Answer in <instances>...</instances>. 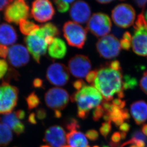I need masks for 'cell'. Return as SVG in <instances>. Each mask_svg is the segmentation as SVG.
Wrapping results in <instances>:
<instances>
[{"label":"cell","instance_id":"6da1fadb","mask_svg":"<svg viewBox=\"0 0 147 147\" xmlns=\"http://www.w3.org/2000/svg\"><path fill=\"white\" fill-rule=\"evenodd\" d=\"M94 71L92 86L100 92L105 100L111 101L115 96L121 99L124 97L125 78L119 61L106 63Z\"/></svg>","mask_w":147,"mask_h":147},{"label":"cell","instance_id":"7a4b0ae2","mask_svg":"<svg viewBox=\"0 0 147 147\" xmlns=\"http://www.w3.org/2000/svg\"><path fill=\"white\" fill-rule=\"evenodd\" d=\"M71 99L72 102L77 103L78 117L85 119L87 118L90 110L100 105L103 97L93 86L85 85L74 93Z\"/></svg>","mask_w":147,"mask_h":147},{"label":"cell","instance_id":"3957f363","mask_svg":"<svg viewBox=\"0 0 147 147\" xmlns=\"http://www.w3.org/2000/svg\"><path fill=\"white\" fill-rule=\"evenodd\" d=\"M48 36L53 37L49 31L42 25L39 29L25 38L27 48L37 63H40V58L46 53L47 50L48 45L46 42V37Z\"/></svg>","mask_w":147,"mask_h":147},{"label":"cell","instance_id":"277c9868","mask_svg":"<svg viewBox=\"0 0 147 147\" xmlns=\"http://www.w3.org/2000/svg\"><path fill=\"white\" fill-rule=\"evenodd\" d=\"M134 29L131 40L132 50L139 55L147 56V22L143 11L138 16Z\"/></svg>","mask_w":147,"mask_h":147},{"label":"cell","instance_id":"5b68a950","mask_svg":"<svg viewBox=\"0 0 147 147\" xmlns=\"http://www.w3.org/2000/svg\"><path fill=\"white\" fill-rule=\"evenodd\" d=\"M87 30L76 22L69 21L64 24L63 32L70 46L82 49L87 39Z\"/></svg>","mask_w":147,"mask_h":147},{"label":"cell","instance_id":"8992f818","mask_svg":"<svg viewBox=\"0 0 147 147\" xmlns=\"http://www.w3.org/2000/svg\"><path fill=\"white\" fill-rule=\"evenodd\" d=\"M18 90L4 82L0 85V114L11 113L18 101Z\"/></svg>","mask_w":147,"mask_h":147},{"label":"cell","instance_id":"52a82bcc","mask_svg":"<svg viewBox=\"0 0 147 147\" xmlns=\"http://www.w3.org/2000/svg\"><path fill=\"white\" fill-rule=\"evenodd\" d=\"M96 48L101 57L111 59L117 57L121 52V42L113 34H108L98 40Z\"/></svg>","mask_w":147,"mask_h":147},{"label":"cell","instance_id":"ba28073f","mask_svg":"<svg viewBox=\"0 0 147 147\" xmlns=\"http://www.w3.org/2000/svg\"><path fill=\"white\" fill-rule=\"evenodd\" d=\"M30 16L29 6L24 0L13 1L6 8L4 19L9 23L19 24L24 20H27Z\"/></svg>","mask_w":147,"mask_h":147},{"label":"cell","instance_id":"9c48e42d","mask_svg":"<svg viewBox=\"0 0 147 147\" xmlns=\"http://www.w3.org/2000/svg\"><path fill=\"white\" fill-rule=\"evenodd\" d=\"M111 17L117 26L127 28L134 24L136 13L131 5L121 3L117 5L112 11Z\"/></svg>","mask_w":147,"mask_h":147},{"label":"cell","instance_id":"30bf717a","mask_svg":"<svg viewBox=\"0 0 147 147\" xmlns=\"http://www.w3.org/2000/svg\"><path fill=\"white\" fill-rule=\"evenodd\" d=\"M111 20L103 13H94L90 17L87 24V30L97 37L107 35L111 31Z\"/></svg>","mask_w":147,"mask_h":147},{"label":"cell","instance_id":"8fae6325","mask_svg":"<svg viewBox=\"0 0 147 147\" xmlns=\"http://www.w3.org/2000/svg\"><path fill=\"white\" fill-rule=\"evenodd\" d=\"M69 96L65 89L54 87L49 89L45 95L46 105L54 111H61L68 105Z\"/></svg>","mask_w":147,"mask_h":147},{"label":"cell","instance_id":"7c38bea8","mask_svg":"<svg viewBox=\"0 0 147 147\" xmlns=\"http://www.w3.org/2000/svg\"><path fill=\"white\" fill-rule=\"evenodd\" d=\"M54 14V7L49 1L37 0L32 3L31 15L38 22H47L52 19Z\"/></svg>","mask_w":147,"mask_h":147},{"label":"cell","instance_id":"4fadbf2b","mask_svg":"<svg viewBox=\"0 0 147 147\" xmlns=\"http://www.w3.org/2000/svg\"><path fill=\"white\" fill-rule=\"evenodd\" d=\"M92 64L89 58L83 55H77L72 57L68 63V69L74 77L86 78L90 71Z\"/></svg>","mask_w":147,"mask_h":147},{"label":"cell","instance_id":"5bb4252c","mask_svg":"<svg viewBox=\"0 0 147 147\" xmlns=\"http://www.w3.org/2000/svg\"><path fill=\"white\" fill-rule=\"evenodd\" d=\"M46 77L51 84L59 87L64 86L69 80V71L64 64L54 63L48 68Z\"/></svg>","mask_w":147,"mask_h":147},{"label":"cell","instance_id":"9a60e30c","mask_svg":"<svg viewBox=\"0 0 147 147\" xmlns=\"http://www.w3.org/2000/svg\"><path fill=\"white\" fill-rule=\"evenodd\" d=\"M8 59L11 65L19 68L29 63V52L27 48L22 45H13L9 49Z\"/></svg>","mask_w":147,"mask_h":147},{"label":"cell","instance_id":"2e32d148","mask_svg":"<svg viewBox=\"0 0 147 147\" xmlns=\"http://www.w3.org/2000/svg\"><path fill=\"white\" fill-rule=\"evenodd\" d=\"M69 14L74 22L78 24H85L88 22L91 17V10L87 3L78 1L72 4Z\"/></svg>","mask_w":147,"mask_h":147},{"label":"cell","instance_id":"e0dca14e","mask_svg":"<svg viewBox=\"0 0 147 147\" xmlns=\"http://www.w3.org/2000/svg\"><path fill=\"white\" fill-rule=\"evenodd\" d=\"M45 140L51 147H63L66 143L65 131L59 126L51 127L45 131Z\"/></svg>","mask_w":147,"mask_h":147},{"label":"cell","instance_id":"ac0fdd59","mask_svg":"<svg viewBox=\"0 0 147 147\" xmlns=\"http://www.w3.org/2000/svg\"><path fill=\"white\" fill-rule=\"evenodd\" d=\"M130 111L136 123L142 125L147 121V103L143 100L133 102L131 105Z\"/></svg>","mask_w":147,"mask_h":147},{"label":"cell","instance_id":"d6986e66","mask_svg":"<svg viewBox=\"0 0 147 147\" xmlns=\"http://www.w3.org/2000/svg\"><path fill=\"white\" fill-rule=\"evenodd\" d=\"M18 38L16 30L8 24H0V45L10 46L16 43Z\"/></svg>","mask_w":147,"mask_h":147},{"label":"cell","instance_id":"ffe728a7","mask_svg":"<svg viewBox=\"0 0 147 147\" xmlns=\"http://www.w3.org/2000/svg\"><path fill=\"white\" fill-rule=\"evenodd\" d=\"M1 121L17 135L22 134L25 131V126L17 117L16 112L5 114L1 118Z\"/></svg>","mask_w":147,"mask_h":147},{"label":"cell","instance_id":"44dd1931","mask_svg":"<svg viewBox=\"0 0 147 147\" xmlns=\"http://www.w3.org/2000/svg\"><path fill=\"white\" fill-rule=\"evenodd\" d=\"M65 42L62 39L55 38L53 42L48 48V54L50 57L55 59H61L65 57L67 53Z\"/></svg>","mask_w":147,"mask_h":147},{"label":"cell","instance_id":"7402d4cb","mask_svg":"<svg viewBox=\"0 0 147 147\" xmlns=\"http://www.w3.org/2000/svg\"><path fill=\"white\" fill-rule=\"evenodd\" d=\"M66 139L71 147H86L88 144L86 136L79 131L69 132L66 135Z\"/></svg>","mask_w":147,"mask_h":147},{"label":"cell","instance_id":"603a6c76","mask_svg":"<svg viewBox=\"0 0 147 147\" xmlns=\"http://www.w3.org/2000/svg\"><path fill=\"white\" fill-rule=\"evenodd\" d=\"M13 135L10 128L0 122V146H6L13 140Z\"/></svg>","mask_w":147,"mask_h":147},{"label":"cell","instance_id":"cb8c5ba5","mask_svg":"<svg viewBox=\"0 0 147 147\" xmlns=\"http://www.w3.org/2000/svg\"><path fill=\"white\" fill-rule=\"evenodd\" d=\"M20 30L25 35L29 36L40 28L39 25L28 20H24L19 23Z\"/></svg>","mask_w":147,"mask_h":147},{"label":"cell","instance_id":"d4e9b609","mask_svg":"<svg viewBox=\"0 0 147 147\" xmlns=\"http://www.w3.org/2000/svg\"><path fill=\"white\" fill-rule=\"evenodd\" d=\"M26 102L28 109L32 110L38 106L40 103V100L37 95L33 92L27 97Z\"/></svg>","mask_w":147,"mask_h":147},{"label":"cell","instance_id":"484cf974","mask_svg":"<svg viewBox=\"0 0 147 147\" xmlns=\"http://www.w3.org/2000/svg\"><path fill=\"white\" fill-rule=\"evenodd\" d=\"M132 37L129 32H126L122 37L121 40V45L122 49L124 50H129L131 46Z\"/></svg>","mask_w":147,"mask_h":147},{"label":"cell","instance_id":"4316f807","mask_svg":"<svg viewBox=\"0 0 147 147\" xmlns=\"http://www.w3.org/2000/svg\"><path fill=\"white\" fill-rule=\"evenodd\" d=\"M54 3L57 7L58 11L60 13H66L69 10V3H68L67 0H65V1L56 0L54 1Z\"/></svg>","mask_w":147,"mask_h":147},{"label":"cell","instance_id":"83f0119b","mask_svg":"<svg viewBox=\"0 0 147 147\" xmlns=\"http://www.w3.org/2000/svg\"><path fill=\"white\" fill-rule=\"evenodd\" d=\"M111 131V121L103 122L102 123L101 127L100 129V132L105 138L107 137Z\"/></svg>","mask_w":147,"mask_h":147},{"label":"cell","instance_id":"f1b7e54d","mask_svg":"<svg viewBox=\"0 0 147 147\" xmlns=\"http://www.w3.org/2000/svg\"><path fill=\"white\" fill-rule=\"evenodd\" d=\"M66 128L70 131H78L80 128L78 121L74 118H71L66 122Z\"/></svg>","mask_w":147,"mask_h":147},{"label":"cell","instance_id":"f546056e","mask_svg":"<svg viewBox=\"0 0 147 147\" xmlns=\"http://www.w3.org/2000/svg\"><path fill=\"white\" fill-rule=\"evenodd\" d=\"M104 114V111L101 105L96 107L92 112V118L95 121H98Z\"/></svg>","mask_w":147,"mask_h":147},{"label":"cell","instance_id":"4dcf8cb0","mask_svg":"<svg viewBox=\"0 0 147 147\" xmlns=\"http://www.w3.org/2000/svg\"><path fill=\"white\" fill-rule=\"evenodd\" d=\"M85 135L90 140L93 142L97 140L99 136L98 132L95 129H90L86 132Z\"/></svg>","mask_w":147,"mask_h":147},{"label":"cell","instance_id":"1f68e13d","mask_svg":"<svg viewBox=\"0 0 147 147\" xmlns=\"http://www.w3.org/2000/svg\"><path fill=\"white\" fill-rule=\"evenodd\" d=\"M140 89L147 95V71L144 72L140 82Z\"/></svg>","mask_w":147,"mask_h":147},{"label":"cell","instance_id":"d6a6232c","mask_svg":"<svg viewBox=\"0 0 147 147\" xmlns=\"http://www.w3.org/2000/svg\"><path fill=\"white\" fill-rule=\"evenodd\" d=\"M8 65L7 62L4 60L0 59V79L4 76L7 72Z\"/></svg>","mask_w":147,"mask_h":147},{"label":"cell","instance_id":"836d02e7","mask_svg":"<svg viewBox=\"0 0 147 147\" xmlns=\"http://www.w3.org/2000/svg\"><path fill=\"white\" fill-rule=\"evenodd\" d=\"M131 137L135 138L139 140H142L145 142H147V138L143 134L141 131L136 130L133 132L131 134Z\"/></svg>","mask_w":147,"mask_h":147},{"label":"cell","instance_id":"e575fe53","mask_svg":"<svg viewBox=\"0 0 147 147\" xmlns=\"http://www.w3.org/2000/svg\"><path fill=\"white\" fill-rule=\"evenodd\" d=\"M9 49L7 46L0 45V57L5 59L8 57Z\"/></svg>","mask_w":147,"mask_h":147},{"label":"cell","instance_id":"d590c367","mask_svg":"<svg viewBox=\"0 0 147 147\" xmlns=\"http://www.w3.org/2000/svg\"><path fill=\"white\" fill-rule=\"evenodd\" d=\"M121 139V133L119 132H115L111 136V140L113 143L119 144Z\"/></svg>","mask_w":147,"mask_h":147},{"label":"cell","instance_id":"8d00e7d4","mask_svg":"<svg viewBox=\"0 0 147 147\" xmlns=\"http://www.w3.org/2000/svg\"><path fill=\"white\" fill-rule=\"evenodd\" d=\"M46 112L43 109H40L36 111V115L39 119H43L46 117Z\"/></svg>","mask_w":147,"mask_h":147},{"label":"cell","instance_id":"74e56055","mask_svg":"<svg viewBox=\"0 0 147 147\" xmlns=\"http://www.w3.org/2000/svg\"><path fill=\"white\" fill-rule=\"evenodd\" d=\"M73 85H74V87L77 90H78L82 89V88L86 84L84 81H82V80H77V81L74 82Z\"/></svg>","mask_w":147,"mask_h":147},{"label":"cell","instance_id":"f35d334b","mask_svg":"<svg viewBox=\"0 0 147 147\" xmlns=\"http://www.w3.org/2000/svg\"><path fill=\"white\" fill-rule=\"evenodd\" d=\"M130 128H131V125H129L128 123L125 122L119 126V130L121 131L127 133L129 131Z\"/></svg>","mask_w":147,"mask_h":147},{"label":"cell","instance_id":"ab89813d","mask_svg":"<svg viewBox=\"0 0 147 147\" xmlns=\"http://www.w3.org/2000/svg\"><path fill=\"white\" fill-rule=\"evenodd\" d=\"M134 1L136 5L139 8L142 9V11H143L147 4V1L146 0H140V1Z\"/></svg>","mask_w":147,"mask_h":147},{"label":"cell","instance_id":"60d3db41","mask_svg":"<svg viewBox=\"0 0 147 147\" xmlns=\"http://www.w3.org/2000/svg\"><path fill=\"white\" fill-rule=\"evenodd\" d=\"M43 85V82L39 78H36L34 80L33 82V85L35 88L42 87Z\"/></svg>","mask_w":147,"mask_h":147},{"label":"cell","instance_id":"b9f144b4","mask_svg":"<svg viewBox=\"0 0 147 147\" xmlns=\"http://www.w3.org/2000/svg\"><path fill=\"white\" fill-rule=\"evenodd\" d=\"M13 1H0V11L3 10L5 7H7Z\"/></svg>","mask_w":147,"mask_h":147},{"label":"cell","instance_id":"7bdbcfd3","mask_svg":"<svg viewBox=\"0 0 147 147\" xmlns=\"http://www.w3.org/2000/svg\"><path fill=\"white\" fill-rule=\"evenodd\" d=\"M16 115L19 119H24L25 118V113L22 110H18L16 112Z\"/></svg>","mask_w":147,"mask_h":147},{"label":"cell","instance_id":"ee69618b","mask_svg":"<svg viewBox=\"0 0 147 147\" xmlns=\"http://www.w3.org/2000/svg\"><path fill=\"white\" fill-rule=\"evenodd\" d=\"M28 121L30 123L32 124H35L37 123L36 118H35V114L34 113H32L30 114L28 118Z\"/></svg>","mask_w":147,"mask_h":147},{"label":"cell","instance_id":"f6af8a7d","mask_svg":"<svg viewBox=\"0 0 147 147\" xmlns=\"http://www.w3.org/2000/svg\"><path fill=\"white\" fill-rule=\"evenodd\" d=\"M98 3H100V4H108L109 3H111L113 1L111 0H99V1H97Z\"/></svg>","mask_w":147,"mask_h":147},{"label":"cell","instance_id":"bcb514c9","mask_svg":"<svg viewBox=\"0 0 147 147\" xmlns=\"http://www.w3.org/2000/svg\"><path fill=\"white\" fill-rule=\"evenodd\" d=\"M142 131L143 133L147 136V124L143 125L142 127Z\"/></svg>","mask_w":147,"mask_h":147},{"label":"cell","instance_id":"7dc6e473","mask_svg":"<svg viewBox=\"0 0 147 147\" xmlns=\"http://www.w3.org/2000/svg\"><path fill=\"white\" fill-rule=\"evenodd\" d=\"M54 114L56 118H59L61 116V112L60 111H55Z\"/></svg>","mask_w":147,"mask_h":147},{"label":"cell","instance_id":"c3c4849f","mask_svg":"<svg viewBox=\"0 0 147 147\" xmlns=\"http://www.w3.org/2000/svg\"><path fill=\"white\" fill-rule=\"evenodd\" d=\"M120 133H121V139L122 140H124L126 137L127 133L124 132H121Z\"/></svg>","mask_w":147,"mask_h":147},{"label":"cell","instance_id":"681fc988","mask_svg":"<svg viewBox=\"0 0 147 147\" xmlns=\"http://www.w3.org/2000/svg\"><path fill=\"white\" fill-rule=\"evenodd\" d=\"M145 20H146V21H147V11H146V13H145Z\"/></svg>","mask_w":147,"mask_h":147},{"label":"cell","instance_id":"f907efd6","mask_svg":"<svg viewBox=\"0 0 147 147\" xmlns=\"http://www.w3.org/2000/svg\"><path fill=\"white\" fill-rule=\"evenodd\" d=\"M129 147H138L137 146L135 145H131Z\"/></svg>","mask_w":147,"mask_h":147},{"label":"cell","instance_id":"816d5d0a","mask_svg":"<svg viewBox=\"0 0 147 147\" xmlns=\"http://www.w3.org/2000/svg\"><path fill=\"white\" fill-rule=\"evenodd\" d=\"M40 147H51L50 146H47V145H43V146H40Z\"/></svg>","mask_w":147,"mask_h":147},{"label":"cell","instance_id":"f5cc1de1","mask_svg":"<svg viewBox=\"0 0 147 147\" xmlns=\"http://www.w3.org/2000/svg\"><path fill=\"white\" fill-rule=\"evenodd\" d=\"M63 147H71V146H68V145H65V146H63Z\"/></svg>","mask_w":147,"mask_h":147},{"label":"cell","instance_id":"db71d44e","mask_svg":"<svg viewBox=\"0 0 147 147\" xmlns=\"http://www.w3.org/2000/svg\"><path fill=\"white\" fill-rule=\"evenodd\" d=\"M102 147H110L109 146H107V145H104V146H103Z\"/></svg>","mask_w":147,"mask_h":147},{"label":"cell","instance_id":"11a10c76","mask_svg":"<svg viewBox=\"0 0 147 147\" xmlns=\"http://www.w3.org/2000/svg\"><path fill=\"white\" fill-rule=\"evenodd\" d=\"M93 147H98V146H93Z\"/></svg>","mask_w":147,"mask_h":147},{"label":"cell","instance_id":"9f6ffc18","mask_svg":"<svg viewBox=\"0 0 147 147\" xmlns=\"http://www.w3.org/2000/svg\"><path fill=\"white\" fill-rule=\"evenodd\" d=\"M86 147H90V146H89V145H88V146H86Z\"/></svg>","mask_w":147,"mask_h":147}]
</instances>
